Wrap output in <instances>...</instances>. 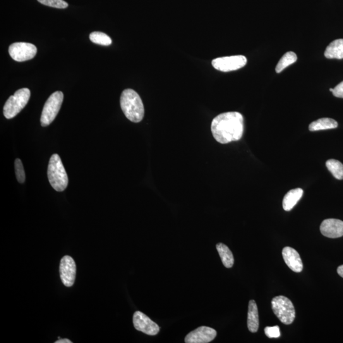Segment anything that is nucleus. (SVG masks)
Masks as SVG:
<instances>
[{
  "instance_id": "4",
  "label": "nucleus",
  "mask_w": 343,
  "mask_h": 343,
  "mask_svg": "<svg viewBox=\"0 0 343 343\" xmlns=\"http://www.w3.org/2000/svg\"><path fill=\"white\" fill-rule=\"evenodd\" d=\"M31 95L30 90L27 88L16 91L7 100L4 107V114L7 119H13L22 111L28 104Z\"/></svg>"
},
{
  "instance_id": "7",
  "label": "nucleus",
  "mask_w": 343,
  "mask_h": 343,
  "mask_svg": "<svg viewBox=\"0 0 343 343\" xmlns=\"http://www.w3.org/2000/svg\"><path fill=\"white\" fill-rule=\"evenodd\" d=\"M9 52L14 61L24 62L34 58L37 48L30 43L17 42L10 45Z\"/></svg>"
},
{
  "instance_id": "22",
  "label": "nucleus",
  "mask_w": 343,
  "mask_h": 343,
  "mask_svg": "<svg viewBox=\"0 0 343 343\" xmlns=\"http://www.w3.org/2000/svg\"><path fill=\"white\" fill-rule=\"evenodd\" d=\"M15 171L17 179L19 183H24L25 182V172L22 162L19 158H17L15 161Z\"/></svg>"
},
{
  "instance_id": "23",
  "label": "nucleus",
  "mask_w": 343,
  "mask_h": 343,
  "mask_svg": "<svg viewBox=\"0 0 343 343\" xmlns=\"http://www.w3.org/2000/svg\"><path fill=\"white\" fill-rule=\"evenodd\" d=\"M40 4L53 8L64 9L68 7V3L64 0H38Z\"/></svg>"
},
{
  "instance_id": "24",
  "label": "nucleus",
  "mask_w": 343,
  "mask_h": 343,
  "mask_svg": "<svg viewBox=\"0 0 343 343\" xmlns=\"http://www.w3.org/2000/svg\"><path fill=\"white\" fill-rule=\"evenodd\" d=\"M266 336L269 338H278L280 336V328L278 326L274 327H266L265 328Z\"/></svg>"
},
{
  "instance_id": "21",
  "label": "nucleus",
  "mask_w": 343,
  "mask_h": 343,
  "mask_svg": "<svg viewBox=\"0 0 343 343\" xmlns=\"http://www.w3.org/2000/svg\"><path fill=\"white\" fill-rule=\"evenodd\" d=\"M90 40L91 42L95 44L104 45V46H109L111 44L112 40L108 35L104 33L95 31L90 35Z\"/></svg>"
},
{
  "instance_id": "27",
  "label": "nucleus",
  "mask_w": 343,
  "mask_h": 343,
  "mask_svg": "<svg viewBox=\"0 0 343 343\" xmlns=\"http://www.w3.org/2000/svg\"><path fill=\"white\" fill-rule=\"evenodd\" d=\"M55 343H72V341L68 339H60Z\"/></svg>"
},
{
  "instance_id": "3",
  "label": "nucleus",
  "mask_w": 343,
  "mask_h": 343,
  "mask_svg": "<svg viewBox=\"0 0 343 343\" xmlns=\"http://www.w3.org/2000/svg\"><path fill=\"white\" fill-rule=\"evenodd\" d=\"M47 174L50 184L55 190H65L68 185V177L58 155H53L50 158Z\"/></svg>"
},
{
  "instance_id": "14",
  "label": "nucleus",
  "mask_w": 343,
  "mask_h": 343,
  "mask_svg": "<svg viewBox=\"0 0 343 343\" xmlns=\"http://www.w3.org/2000/svg\"><path fill=\"white\" fill-rule=\"evenodd\" d=\"M260 321L258 306L254 300H251L249 303L248 327L250 332L255 333L258 330Z\"/></svg>"
},
{
  "instance_id": "19",
  "label": "nucleus",
  "mask_w": 343,
  "mask_h": 343,
  "mask_svg": "<svg viewBox=\"0 0 343 343\" xmlns=\"http://www.w3.org/2000/svg\"><path fill=\"white\" fill-rule=\"evenodd\" d=\"M296 54L293 52H288L282 56L281 59L278 62L276 66V72L277 73H281L287 67L291 65L297 61Z\"/></svg>"
},
{
  "instance_id": "11",
  "label": "nucleus",
  "mask_w": 343,
  "mask_h": 343,
  "mask_svg": "<svg viewBox=\"0 0 343 343\" xmlns=\"http://www.w3.org/2000/svg\"><path fill=\"white\" fill-rule=\"evenodd\" d=\"M216 330L212 328L201 326L191 331L185 337L186 343H207L216 337Z\"/></svg>"
},
{
  "instance_id": "20",
  "label": "nucleus",
  "mask_w": 343,
  "mask_h": 343,
  "mask_svg": "<svg viewBox=\"0 0 343 343\" xmlns=\"http://www.w3.org/2000/svg\"><path fill=\"white\" fill-rule=\"evenodd\" d=\"M326 166L335 179H343V165L335 160H328L326 162Z\"/></svg>"
},
{
  "instance_id": "6",
  "label": "nucleus",
  "mask_w": 343,
  "mask_h": 343,
  "mask_svg": "<svg viewBox=\"0 0 343 343\" xmlns=\"http://www.w3.org/2000/svg\"><path fill=\"white\" fill-rule=\"evenodd\" d=\"M64 94L61 91L53 93L45 102L41 116V124L42 127L49 126L59 113L63 102Z\"/></svg>"
},
{
  "instance_id": "17",
  "label": "nucleus",
  "mask_w": 343,
  "mask_h": 343,
  "mask_svg": "<svg viewBox=\"0 0 343 343\" xmlns=\"http://www.w3.org/2000/svg\"><path fill=\"white\" fill-rule=\"evenodd\" d=\"M338 126L337 122L332 119L328 118H323L314 121L309 126V130L311 132L328 130L337 128Z\"/></svg>"
},
{
  "instance_id": "8",
  "label": "nucleus",
  "mask_w": 343,
  "mask_h": 343,
  "mask_svg": "<svg viewBox=\"0 0 343 343\" xmlns=\"http://www.w3.org/2000/svg\"><path fill=\"white\" fill-rule=\"evenodd\" d=\"M248 60L244 56L218 57L213 59L212 64L215 69L222 72L238 70L246 65Z\"/></svg>"
},
{
  "instance_id": "2",
  "label": "nucleus",
  "mask_w": 343,
  "mask_h": 343,
  "mask_svg": "<svg viewBox=\"0 0 343 343\" xmlns=\"http://www.w3.org/2000/svg\"><path fill=\"white\" fill-rule=\"evenodd\" d=\"M121 105L122 111L129 121L139 123L145 116V107L140 96L135 90L126 89L122 93Z\"/></svg>"
},
{
  "instance_id": "13",
  "label": "nucleus",
  "mask_w": 343,
  "mask_h": 343,
  "mask_svg": "<svg viewBox=\"0 0 343 343\" xmlns=\"http://www.w3.org/2000/svg\"><path fill=\"white\" fill-rule=\"evenodd\" d=\"M282 256L290 269L296 273L302 272L303 268V262L297 251L290 247H286L283 249Z\"/></svg>"
},
{
  "instance_id": "12",
  "label": "nucleus",
  "mask_w": 343,
  "mask_h": 343,
  "mask_svg": "<svg viewBox=\"0 0 343 343\" xmlns=\"http://www.w3.org/2000/svg\"><path fill=\"white\" fill-rule=\"evenodd\" d=\"M321 234L330 239H337L343 236V221L336 219H327L321 222Z\"/></svg>"
},
{
  "instance_id": "28",
  "label": "nucleus",
  "mask_w": 343,
  "mask_h": 343,
  "mask_svg": "<svg viewBox=\"0 0 343 343\" xmlns=\"http://www.w3.org/2000/svg\"><path fill=\"white\" fill-rule=\"evenodd\" d=\"M333 90H334V88H330V91L332 93Z\"/></svg>"
},
{
  "instance_id": "9",
  "label": "nucleus",
  "mask_w": 343,
  "mask_h": 343,
  "mask_svg": "<svg viewBox=\"0 0 343 343\" xmlns=\"http://www.w3.org/2000/svg\"><path fill=\"white\" fill-rule=\"evenodd\" d=\"M59 272L62 284L66 287L73 286L75 281L76 266L71 256H66L62 258Z\"/></svg>"
},
{
  "instance_id": "1",
  "label": "nucleus",
  "mask_w": 343,
  "mask_h": 343,
  "mask_svg": "<svg viewBox=\"0 0 343 343\" xmlns=\"http://www.w3.org/2000/svg\"><path fill=\"white\" fill-rule=\"evenodd\" d=\"M244 117L239 112L221 113L213 119L211 131L213 138L220 144L239 141L243 136Z\"/></svg>"
},
{
  "instance_id": "18",
  "label": "nucleus",
  "mask_w": 343,
  "mask_h": 343,
  "mask_svg": "<svg viewBox=\"0 0 343 343\" xmlns=\"http://www.w3.org/2000/svg\"><path fill=\"white\" fill-rule=\"evenodd\" d=\"M216 249L225 267L232 268L234 265V257L228 247L224 244L219 243L216 245Z\"/></svg>"
},
{
  "instance_id": "5",
  "label": "nucleus",
  "mask_w": 343,
  "mask_h": 343,
  "mask_svg": "<svg viewBox=\"0 0 343 343\" xmlns=\"http://www.w3.org/2000/svg\"><path fill=\"white\" fill-rule=\"evenodd\" d=\"M272 307L273 313L281 322L285 325L293 322L296 311L291 300L284 296L275 297L272 299Z\"/></svg>"
},
{
  "instance_id": "15",
  "label": "nucleus",
  "mask_w": 343,
  "mask_h": 343,
  "mask_svg": "<svg viewBox=\"0 0 343 343\" xmlns=\"http://www.w3.org/2000/svg\"><path fill=\"white\" fill-rule=\"evenodd\" d=\"M304 191L301 188H296L289 191L283 200V208L285 211H290L294 207L303 195Z\"/></svg>"
},
{
  "instance_id": "16",
  "label": "nucleus",
  "mask_w": 343,
  "mask_h": 343,
  "mask_svg": "<svg viewBox=\"0 0 343 343\" xmlns=\"http://www.w3.org/2000/svg\"><path fill=\"white\" fill-rule=\"evenodd\" d=\"M324 55L327 59H342L343 39H337L331 42L326 49Z\"/></svg>"
},
{
  "instance_id": "25",
  "label": "nucleus",
  "mask_w": 343,
  "mask_h": 343,
  "mask_svg": "<svg viewBox=\"0 0 343 343\" xmlns=\"http://www.w3.org/2000/svg\"><path fill=\"white\" fill-rule=\"evenodd\" d=\"M332 93L335 97L343 98V81L338 84L336 87L334 88Z\"/></svg>"
},
{
  "instance_id": "26",
  "label": "nucleus",
  "mask_w": 343,
  "mask_h": 343,
  "mask_svg": "<svg viewBox=\"0 0 343 343\" xmlns=\"http://www.w3.org/2000/svg\"><path fill=\"white\" fill-rule=\"evenodd\" d=\"M337 272L338 275L343 278V265L340 266L337 268Z\"/></svg>"
},
{
  "instance_id": "10",
  "label": "nucleus",
  "mask_w": 343,
  "mask_h": 343,
  "mask_svg": "<svg viewBox=\"0 0 343 343\" xmlns=\"http://www.w3.org/2000/svg\"><path fill=\"white\" fill-rule=\"evenodd\" d=\"M133 323L136 330L149 335H157L160 331L159 326L157 323L139 311L134 314Z\"/></svg>"
}]
</instances>
